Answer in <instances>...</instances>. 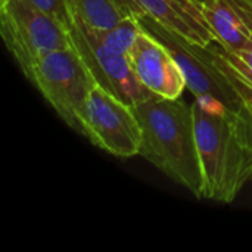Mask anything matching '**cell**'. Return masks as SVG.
I'll return each instance as SVG.
<instances>
[{"label":"cell","mask_w":252,"mask_h":252,"mask_svg":"<svg viewBox=\"0 0 252 252\" xmlns=\"http://www.w3.org/2000/svg\"><path fill=\"white\" fill-rule=\"evenodd\" d=\"M247 108L232 112L205 99H195L192 103L202 173L201 199L230 204L252 182V137Z\"/></svg>","instance_id":"obj_1"},{"label":"cell","mask_w":252,"mask_h":252,"mask_svg":"<svg viewBox=\"0 0 252 252\" xmlns=\"http://www.w3.org/2000/svg\"><path fill=\"white\" fill-rule=\"evenodd\" d=\"M131 108L142 128L139 155L201 199L202 173L192 103L154 96Z\"/></svg>","instance_id":"obj_2"},{"label":"cell","mask_w":252,"mask_h":252,"mask_svg":"<svg viewBox=\"0 0 252 252\" xmlns=\"http://www.w3.org/2000/svg\"><path fill=\"white\" fill-rule=\"evenodd\" d=\"M137 18L142 28L158 38L176 58L185 74L186 89L196 99L216 102L232 112L244 111L252 102V90L230 66L217 40L208 46L196 44L148 16Z\"/></svg>","instance_id":"obj_3"},{"label":"cell","mask_w":252,"mask_h":252,"mask_svg":"<svg viewBox=\"0 0 252 252\" xmlns=\"http://www.w3.org/2000/svg\"><path fill=\"white\" fill-rule=\"evenodd\" d=\"M22 74L61 120L81 134V111L96 83L77 50L69 46L50 52L38 58Z\"/></svg>","instance_id":"obj_4"},{"label":"cell","mask_w":252,"mask_h":252,"mask_svg":"<svg viewBox=\"0 0 252 252\" xmlns=\"http://www.w3.org/2000/svg\"><path fill=\"white\" fill-rule=\"evenodd\" d=\"M0 34L22 72L38 58L71 46L69 31L31 0H0Z\"/></svg>","instance_id":"obj_5"},{"label":"cell","mask_w":252,"mask_h":252,"mask_svg":"<svg viewBox=\"0 0 252 252\" xmlns=\"http://www.w3.org/2000/svg\"><path fill=\"white\" fill-rule=\"evenodd\" d=\"M81 134L120 158L140 152L142 128L133 108L97 84L92 87L81 111Z\"/></svg>","instance_id":"obj_6"},{"label":"cell","mask_w":252,"mask_h":252,"mask_svg":"<svg viewBox=\"0 0 252 252\" xmlns=\"http://www.w3.org/2000/svg\"><path fill=\"white\" fill-rule=\"evenodd\" d=\"M71 15L72 24L68 30L71 46L77 50L97 86L130 106L155 96L137 80L127 55L106 47L97 40L87 22L74 12Z\"/></svg>","instance_id":"obj_7"},{"label":"cell","mask_w":252,"mask_h":252,"mask_svg":"<svg viewBox=\"0 0 252 252\" xmlns=\"http://www.w3.org/2000/svg\"><path fill=\"white\" fill-rule=\"evenodd\" d=\"M130 63L137 80L155 96L177 99L186 89V78L171 52L142 28L131 49Z\"/></svg>","instance_id":"obj_8"},{"label":"cell","mask_w":252,"mask_h":252,"mask_svg":"<svg viewBox=\"0 0 252 252\" xmlns=\"http://www.w3.org/2000/svg\"><path fill=\"white\" fill-rule=\"evenodd\" d=\"M126 15L148 16L192 43L208 46L214 34L196 0H117Z\"/></svg>","instance_id":"obj_9"},{"label":"cell","mask_w":252,"mask_h":252,"mask_svg":"<svg viewBox=\"0 0 252 252\" xmlns=\"http://www.w3.org/2000/svg\"><path fill=\"white\" fill-rule=\"evenodd\" d=\"M198 4L214 38L226 50L244 49L251 41L247 25L233 0H204Z\"/></svg>","instance_id":"obj_10"},{"label":"cell","mask_w":252,"mask_h":252,"mask_svg":"<svg viewBox=\"0 0 252 252\" xmlns=\"http://www.w3.org/2000/svg\"><path fill=\"white\" fill-rule=\"evenodd\" d=\"M92 31L106 47L128 56L139 38V34L142 32V25L137 16L126 15L108 28H92Z\"/></svg>","instance_id":"obj_11"},{"label":"cell","mask_w":252,"mask_h":252,"mask_svg":"<svg viewBox=\"0 0 252 252\" xmlns=\"http://www.w3.org/2000/svg\"><path fill=\"white\" fill-rule=\"evenodd\" d=\"M66 3L69 10L92 28H108L126 16L117 0H66Z\"/></svg>","instance_id":"obj_12"},{"label":"cell","mask_w":252,"mask_h":252,"mask_svg":"<svg viewBox=\"0 0 252 252\" xmlns=\"http://www.w3.org/2000/svg\"><path fill=\"white\" fill-rule=\"evenodd\" d=\"M223 52L239 78L252 90V41L239 50H226L223 47Z\"/></svg>","instance_id":"obj_13"},{"label":"cell","mask_w":252,"mask_h":252,"mask_svg":"<svg viewBox=\"0 0 252 252\" xmlns=\"http://www.w3.org/2000/svg\"><path fill=\"white\" fill-rule=\"evenodd\" d=\"M34 4H37L40 9L56 18L66 30H69L72 24V15L68 7L66 0H31Z\"/></svg>","instance_id":"obj_14"},{"label":"cell","mask_w":252,"mask_h":252,"mask_svg":"<svg viewBox=\"0 0 252 252\" xmlns=\"http://www.w3.org/2000/svg\"><path fill=\"white\" fill-rule=\"evenodd\" d=\"M247 112H248V123H250V130H251V137H252V102H250L248 108H247Z\"/></svg>","instance_id":"obj_15"},{"label":"cell","mask_w":252,"mask_h":252,"mask_svg":"<svg viewBox=\"0 0 252 252\" xmlns=\"http://www.w3.org/2000/svg\"><path fill=\"white\" fill-rule=\"evenodd\" d=\"M242 1H245V3H248L250 6H252V0H242Z\"/></svg>","instance_id":"obj_16"},{"label":"cell","mask_w":252,"mask_h":252,"mask_svg":"<svg viewBox=\"0 0 252 252\" xmlns=\"http://www.w3.org/2000/svg\"><path fill=\"white\" fill-rule=\"evenodd\" d=\"M196 1H198V3H201V1H204V0H196Z\"/></svg>","instance_id":"obj_17"}]
</instances>
